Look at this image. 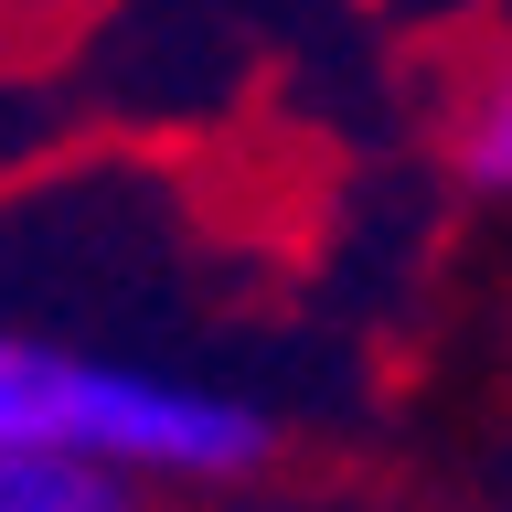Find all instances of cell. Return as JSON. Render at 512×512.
Here are the masks:
<instances>
[{
  "instance_id": "cell-3",
  "label": "cell",
  "mask_w": 512,
  "mask_h": 512,
  "mask_svg": "<svg viewBox=\"0 0 512 512\" xmlns=\"http://www.w3.org/2000/svg\"><path fill=\"white\" fill-rule=\"evenodd\" d=\"M0 512H139V491L86 470H43V459H0Z\"/></svg>"
},
{
  "instance_id": "cell-1",
  "label": "cell",
  "mask_w": 512,
  "mask_h": 512,
  "mask_svg": "<svg viewBox=\"0 0 512 512\" xmlns=\"http://www.w3.org/2000/svg\"><path fill=\"white\" fill-rule=\"evenodd\" d=\"M0 459L118 491H246L278 470V416L214 374L0 320Z\"/></svg>"
},
{
  "instance_id": "cell-2",
  "label": "cell",
  "mask_w": 512,
  "mask_h": 512,
  "mask_svg": "<svg viewBox=\"0 0 512 512\" xmlns=\"http://www.w3.org/2000/svg\"><path fill=\"white\" fill-rule=\"evenodd\" d=\"M459 171L480 192H512V54L459 96Z\"/></svg>"
}]
</instances>
